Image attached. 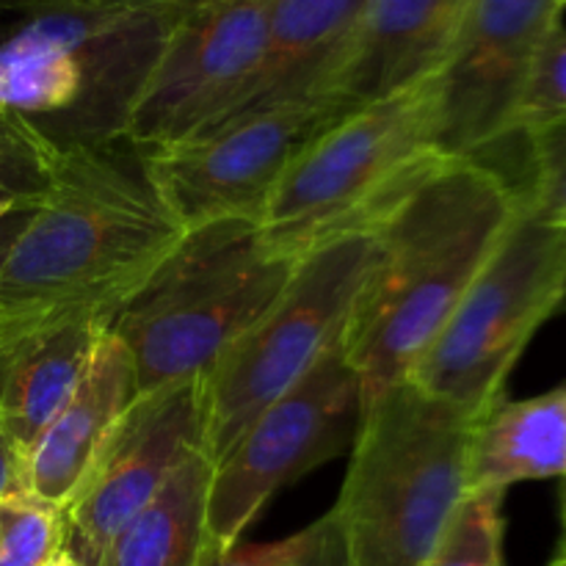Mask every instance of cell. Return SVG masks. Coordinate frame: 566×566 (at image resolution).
<instances>
[{"mask_svg": "<svg viewBox=\"0 0 566 566\" xmlns=\"http://www.w3.org/2000/svg\"><path fill=\"white\" fill-rule=\"evenodd\" d=\"M182 235L142 149H59L48 197L0 265V370L59 326L114 324Z\"/></svg>", "mask_w": 566, "mask_h": 566, "instance_id": "cell-1", "label": "cell"}, {"mask_svg": "<svg viewBox=\"0 0 566 566\" xmlns=\"http://www.w3.org/2000/svg\"><path fill=\"white\" fill-rule=\"evenodd\" d=\"M517 208V186L486 160L437 158L370 221L379 252L343 337L359 415L409 379Z\"/></svg>", "mask_w": 566, "mask_h": 566, "instance_id": "cell-2", "label": "cell"}, {"mask_svg": "<svg viewBox=\"0 0 566 566\" xmlns=\"http://www.w3.org/2000/svg\"><path fill=\"white\" fill-rule=\"evenodd\" d=\"M188 0H0V108L55 149L127 136Z\"/></svg>", "mask_w": 566, "mask_h": 566, "instance_id": "cell-3", "label": "cell"}, {"mask_svg": "<svg viewBox=\"0 0 566 566\" xmlns=\"http://www.w3.org/2000/svg\"><path fill=\"white\" fill-rule=\"evenodd\" d=\"M475 420L403 379L359 415L335 517L352 566H426L470 495Z\"/></svg>", "mask_w": 566, "mask_h": 566, "instance_id": "cell-4", "label": "cell"}, {"mask_svg": "<svg viewBox=\"0 0 566 566\" xmlns=\"http://www.w3.org/2000/svg\"><path fill=\"white\" fill-rule=\"evenodd\" d=\"M298 260L258 219L186 230L111 324L130 352L138 396L208 374L285 291Z\"/></svg>", "mask_w": 566, "mask_h": 566, "instance_id": "cell-5", "label": "cell"}, {"mask_svg": "<svg viewBox=\"0 0 566 566\" xmlns=\"http://www.w3.org/2000/svg\"><path fill=\"white\" fill-rule=\"evenodd\" d=\"M440 155L437 72L390 97L354 105L293 160L260 227L287 252L370 221Z\"/></svg>", "mask_w": 566, "mask_h": 566, "instance_id": "cell-6", "label": "cell"}, {"mask_svg": "<svg viewBox=\"0 0 566 566\" xmlns=\"http://www.w3.org/2000/svg\"><path fill=\"white\" fill-rule=\"evenodd\" d=\"M370 227L337 232L302 254L276 302L205 374V453L219 462L269 403L343 343L376 265Z\"/></svg>", "mask_w": 566, "mask_h": 566, "instance_id": "cell-7", "label": "cell"}, {"mask_svg": "<svg viewBox=\"0 0 566 566\" xmlns=\"http://www.w3.org/2000/svg\"><path fill=\"white\" fill-rule=\"evenodd\" d=\"M566 302V227L520 199L512 224L451 318L415 363L409 381L479 420L503 401L506 381L536 332Z\"/></svg>", "mask_w": 566, "mask_h": 566, "instance_id": "cell-8", "label": "cell"}, {"mask_svg": "<svg viewBox=\"0 0 566 566\" xmlns=\"http://www.w3.org/2000/svg\"><path fill=\"white\" fill-rule=\"evenodd\" d=\"M357 426L359 376L337 343L213 464L208 495L213 558L238 545L276 492L335 459Z\"/></svg>", "mask_w": 566, "mask_h": 566, "instance_id": "cell-9", "label": "cell"}, {"mask_svg": "<svg viewBox=\"0 0 566 566\" xmlns=\"http://www.w3.org/2000/svg\"><path fill=\"white\" fill-rule=\"evenodd\" d=\"M348 108L354 105L335 97L265 105L142 155L186 230L219 219H260L293 160Z\"/></svg>", "mask_w": 566, "mask_h": 566, "instance_id": "cell-10", "label": "cell"}, {"mask_svg": "<svg viewBox=\"0 0 566 566\" xmlns=\"http://www.w3.org/2000/svg\"><path fill=\"white\" fill-rule=\"evenodd\" d=\"M271 0H188L133 111L142 153L191 138L238 108L258 72Z\"/></svg>", "mask_w": 566, "mask_h": 566, "instance_id": "cell-11", "label": "cell"}, {"mask_svg": "<svg viewBox=\"0 0 566 566\" xmlns=\"http://www.w3.org/2000/svg\"><path fill=\"white\" fill-rule=\"evenodd\" d=\"M205 376L136 396L66 506L72 558L99 566L116 534L158 495L182 459L205 451Z\"/></svg>", "mask_w": 566, "mask_h": 566, "instance_id": "cell-12", "label": "cell"}, {"mask_svg": "<svg viewBox=\"0 0 566 566\" xmlns=\"http://www.w3.org/2000/svg\"><path fill=\"white\" fill-rule=\"evenodd\" d=\"M566 0H473L437 70L440 155L484 160L514 136V116L545 39Z\"/></svg>", "mask_w": 566, "mask_h": 566, "instance_id": "cell-13", "label": "cell"}, {"mask_svg": "<svg viewBox=\"0 0 566 566\" xmlns=\"http://www.w3.org/2000/svg\"><path fill=\"white\" fill-rule=\"evenodd\" d=\"M473 0H365L329 97H390L440 70Z\"/></svg>", "mask_w": 566, "mask_h": 566, "instance_id": "cell-14", "label": "cell"}, {"mask_svg": "<svg viewBox=\"0 0 566 566\" xmlns=\"http://www.w3.org/2000/svg\"><path fill=\"white\" fill-rule=\"evenodd\" d=\"M138 396L125 343L105 332L81 385L28 451V490L66 509L114 426Z\"/></svg>", "mask_w": 566, "mask_h": 566, "instance_id": "cell-15", "label": "cell"}, {"mask_svg": "<svg viewBox=\"0 0 566 566\" xmlns=\"http://www.w3.org/2000/svg\"><path fill=\"white\" fill-rule=\"evenodd\" d=\"M363 6L365 0H271L263 59L230 116L293 99L329 97V83Z\"/></svg>", "mask_w": 566, "mask_h": 566, "instance_id": "cell-16", "label": "cell"}, {"mask_svg": "<svg viewBox=\"0 0 566 566\" xmlns=\"http://www.w3.org/2000/svg\"><path fill=\"white\" fill-rule=\"evenodd\" d=\"M566 475V387L506 401L475 420L470 437V492H503L523 481Z\"/></svg>", "mask_w": 566, "mask_h": 566, "instance_id": "cell-17", "label": "cell"}, {"mask_svg": "<svg viewBox=\"0 0 566 566\" xmlns=\"http://www.w3.org/2000/svg\"><path fill=\"white\" fill-rule=\"evenodd\" d=\"M108 329L99 321L59 326L22 346L0 370V420L22 451H31L66 407Z\"/></svg>", "mask_w": 566, "mask_h": 566, "instance_id": "cell-18", "label": "cell"}, {"mask_svg": "<svg viewBox=\"0 0 566 566\" xmlns=\"http://www.w3.org/2000/svg\"><path fill=\"white\" fill-rule=\"evenodd\" d=\"M213 462L188 453L158 495L116 534L99 566H205L213 558L208 495Z\"/></svg>", "mask_w": 566, "mask_h": 566, "instance_id": "cell-19", "label": "cell"}, {"mask_svg": "<svg viewBox=\"0 0 566 566\" xmlns=\"http://www.w3.org/2000/svg\"><path fill=\"white\" fill-rule=\"evenodd\" d=\"M59 149L14 111L0 108V213L39 208L55 177Z\"/></svg>", "mask_w": 566, "mask_h": 566, "instance_id": "cell-20", "label": "cell"}, {"mask_svg": "<svg viewBox=\"0 0 566 566\" xmlns=\"http://www.w3.org/2000/svg\"><path fill=\"white\" fill-rule=\"evenodd\" d=\"M66 539V509L31 492L0 501V566H48Z\"/></svg>", "mask_w": 566, "mask_h": 566, "instance_id": "cell-21", "label": "cell"}, {"mask_svg": "<svg viewBox=\"0 0 566 566\" xmlns=\"http://www.w3.org/2000/svg\"><path fill=\"white\" fill-rule=\"evenodd\" d=\"M503 492H470L426 566H501Z\"/></svg>", "mask_w": 566, "mask_h": 566, "instance_id": "cell-22", "label": "cell"}, {"mask_svg": "<svg viewBox=\"0 0 566 566\" xmlns=\"http://www.w3.org/2000/svg\"><path fill=\"white\" fill-rule=\"evenodd\" d=\"M205 566H352V558L335 512H329L285 539L265 542V545L238 542Z\"/></svg>", "mask_w": 566, "mask_h": 566, "instance_id": "cell-23", "label": "cell"}, {"mask_svg": "<svg viewBox=\"0 0 566 566\" xmlns=\"http://www.w3.org/2000/svg\"><path fill=\"white\" fill-rule=\"evenodd\" d=\"M528 138V180L517 186L525 208L551 224L566 227V114L539 122Z\"/></svg>", "mask_w": 566, "mask_h": 566, "instance_id": "cell-24", "label": "cell"}, {"mask_svg": "<svg viewBox=\"0 0 566 566\" xmlns=\"http://www.w3.org/2000/svg\"><path fill=\"white\" fill-rule=\"evenodd\" d=\"M566 114V28L558 25L536 53L514 116V136L553 116Z\"/></svg>", "mask_w": 566, "mask_h": 566, "instance_id": "cell-25", "label": "cell"}, {"mask_svg": "<svg viewBox=\"0 0 566 566\" xmlns=\"http://www.w3.org/2000/svg\"><path fill=\"white\" fill-rule=\"evenodd\" d=\"M28 490V453L9 434L0 420V501L25 495Z\"/></svg>", "mask_w": 566, "mask_h": 566, "instance_id": "cell-26", "label": "cell"}, {"mask_svg": "<svg viewBox=\"0 0 566 566\" xmlns=\"http://www.w3.org/2000/svg\"><path fill=\"white\" fill-rule=\"evenodd\" d=\"M36 208H22V210H9V213H0V265H3L6 254L14 247V241L20 238V232L25 230L28 219Z\"/></svg>", "mask_w": 566, "mask_h": 566, "instance_id": "cell-27", "label": "cell"}, {"mask_svg": "<svg viewBox=\"0 0 566 566\" xmlns=\"http://www.w3.org/2000/svg\"><path fill=\"white\" fill-rule=\"evenodd\" d=\"M48 566H83L81 562H77V558H72L70 556V553H66V551H61L59 553V556H55L53 558V562H50Z\"/></svg>", "mask_w": 566, "mask_h": 566, "instance_id": "cell-28", "label": "cell"}, {"mask_svg": "<svg viewBox=\"0 0 566 566\" xmlns=\"http://www.w3.org/2000/svg\"><path fill=\"white\" fill-rule=\"evenodd\" d=\"M564 481H566V475H564ZM562 517H564V542H562V553H558V556L566 558V490H564V506H562Z\"/></svg>", "mask_w": 566, "mask_h": 566, "instance_id": "cell-29", "label": "cell"}, {"mask_svg": "<svg viewBox=\"0 0 566 566\" xmlns=\"http://www.w3.org/2000/svg\"><path fill=\"white\" fill-rule=\"evenodd\" d=\"M111 3H160V0H111Z\"/></svg>", "mask_w": 566, "mask_h": 566, "instance_id": "cell-30", "label": "cell"}, {"mask_svg": "<svg viewBox=\"0 0 566 566\" xmlns=\"http://www.w3.org/2000/svg\"><path fill=\"white\" fill-rule=\"evenodd\" d=\"M551 566H566V558H562V556H556V562H553Z\"/></svg>", "mask_w": 566, "mask_h": 566, "instance_id": "cell-31", "label": "cell"}, {"mask_svg": "<svg viewBox=\"0 0 566 566\" xmlns=\"http://www.w3.org/2000/svg\"><path fill=\"white\" fill-rule=\"evenodd\" d=\"M501 566H506V564H501Z\"/></svg>", "mask_w": 566, "mask_h": 566, "instance_id": "cell-32", "label": "cell"}]
</instances>
